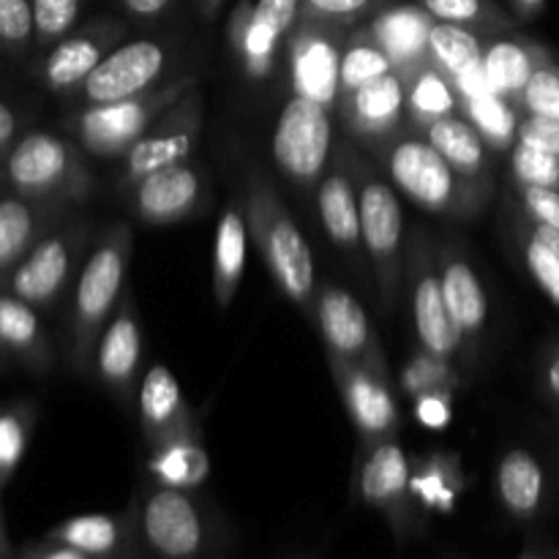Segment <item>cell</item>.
<instances>
[{
    "label": "cell",
    "instance_id": "obj_1",
    "mask_svg": "<svg viewBox=\"0 0 559 559\" xmlns=\"http://www.w3.org/2000/svg\"><path fill=\"white\" fill-rule=\"evenodd\" d=\"M371 153L404 197L437 216L475 218L491 200V186L475 183L453 169L415 129H404L391 140L377 142L371 145Z\"/></svg>",
    "mask_w": 559,
    "mask_h": 559
},
{
    "label": "cell",
    "instance_id": "obj_2",
    "mask_svg": "<svg viewBox=\"0 0 559 559\" xmlns=\"http://www.w3.org/2000/svg\"><path fill=\"white\" fill-rule=\"evenodd\" d=\"M243 205L246 222H249V235L254 238L257 249H260L276 287L298 309L311 314L317 293L311 246L298 229L295 218L289 216L287 205L278 197L273 180L257 167L249 169V178H246Z\"/></svg>",
    "mask_w": 559,
    "mask_h": 559
},
{
    "label": "cell",
    "instance_id": "obj_3",
    "mask_svg": "<svg viewBox=\"0 0 559 559\" xmlns=\"http://www.w3.org/2000/svg\"><path fill=\"white\" fill-rule=\"evenodd\" d=\"M131 227L126 222H115L98 238L76 273L74 298H71V325H69V355L76 371H87L93 366V353L102 338L104 328L112 320L115 309L126 295V273L131 262Z\"/></svg>",
    "mask_w": 559,
    "mask_h": 559
},
{
    "label": "cell",
    "instance_id": "obj_4",
    "mask_svg": "<svg viewBox=\"0 0 559 559\" xmlns=\"http://www.w3.org/2000/svg\"><path fill=\"white\" fill-rule=\"evenodd\" d=\"M355 189L360 205V235H364L366 260L374 273L377 293L385 311L396 309L404 289V213L399 197L377 169L349 145Z\"/></svg>",
    "mask_w": 559,
    "mask_h": 559
},
{
    "label": "cell",
    "instance_id": "obj_5",
    "mask_svg": "<svg viewBox=\"0 0 559 559\" xmlns=\"http://www.w3.org/2000/svg\"><path fill=\"white\" fill-rule=\"evenodd\" d=\"M5 178L20 197L55 207L82 202L93 189L80 147L47 131H31L14 142L5 158Z\"/></svg>",
    "mask_w": 559,
    "mask_h": 559
},
{
    "label": "cell",
    "instance_id": "obj_6",
    "mask_svg": "<svg viewBox=\"0 0 559 559\" xmlns=\"http://www.w3.org/2000/svg\"><path fill=\"white\" fill-rule=\"evenodd\" d=\"M197 87L194 74H178L115 104H93L71 118L69 129L80 147L98 158H123L129 147L167 112L173 104Z\"/></svg>",
    "mask_w": 559,
    "mask_h": 559
},
{
    "label": "cell",
    "instance_id": "obj_7",
    "mask_svg": "<svg viewBox=\"0 0 559 559\" xmlns=\"http://www.w3.org/2000/svg\"><path fill=\"white\" fill-rule=\"evenodd\" d=\"M136 535L156 559H202L213 546V530L200 502L183 489L153 484L134 511Z\"/></svg>",
    "mask_w": 559,
    "mask_h": 559
},
{
    "label": "cell",
    "instance_id": "obj_8",
    "mask_svg": "<svg viewBox=\"0 0 559 559\" xmlns=\"http://www.w3.org/2000/svg\"><path fill=\"white\" fill-rule=\"evenodd\" d=\"M328 366H331L338 396H342L344 409H347L364 448H371L385 440H396L402 415H399L393 377L391 369H388L382 344H377L366 358H328Z\"/></svg>",
    "mask_w": 559,
    "mask_h": 559
},
{
    "label": "cell",
    "instance_id": "obj_9",
    "mask_svg": "<svg viewBox=\"0 0 559 559\" xmlns=\"http://www.w3.org/2000/svg\"><path fill=\"white\" fill-rule=\"evenodd\" d=\"M404 287H407L409 306H413V322L420 347L448 360L462 358L469 344L448 311L440 267H437V246L426 233H415L409 240L407 260H404Z\"/></svg>",
    "mask_w": 559,
    "mask_h": 559
},
{
    "label": "cell",
    "instance_id": "obj_10",
    "mask_svg": "<svg viewBox=\"0 0 559 559\" xmlns=\"http://www.w3.org/2000/svg\"><path fill=\"white\" fill-rule=\"evenodd\" d=\"M91 233V224L74 218L44 235L9 273V293L31 304L33 309H52L69 289L74 273H80Z\"/></svg>",
    "mask_w": 559,
    "mask_h": 559
},
{
    "label": "cell",
    "instance_id": "obj_11",
    "mask_svg": "<svg viewBox=\"0 0 559 559\" xmlns=\"http://www.w3.org/2000/svg\"><path fill=\"white\" fill-rule=\"evenodd\" d=\"M276 167L300 189H311L328 173L333 158V112L293 96L284 104L271 140Z\"/></svg>",
    "mask_w": 559,
    "mask_h": 559
},
{
    "label": "cell",
    "instance_id": "obj_12",
    "mask_svg": "<svg viewBox=\"0 0 559 559\" xmlns=\"http://www.w3.org/2000/svg\"><path fill=\"white\" fill-rule=\"evenodd\" d=\"M202 120H205V107L200 91L194 87L178 104H173L120 158L118 189L131 191L156 169L189 162L200 145Z\"/></svg>",
    "mask_w": 559,
    "mask_h": 559
},
{
    "label": "cell",
    "instance_id": "obj_13",
    "mask_svg": "<svg viewBox=\"0 0 559 559\" xmlns=\"http://www.w3.org/2000/svg\"><path fill=\"white\" fill-rule=\"evenodd\" d=\"M347 31L325 22L304 20L287 36V66L293 96L336 112L342 98V52Z\"/></svg>",
    "mask_w": 559,
    "mask_h": 559
},
{
    "label": "cell",
    "instance_id": "obj_14",
    "mask_svg": "<svg viewBox=\"0 0 559 559\" xmlns=\"http://www.w3.org/2000/svg\"><path fill=\"white\" fill-rule=\"evenodd\" d=\"M358 495L364 506L374 508L388 519L396 535L413 533V464L396 440L364 448V462L358 469Z\"/></svg>",
    "mask_w": 559,
    "mask_h": 559
},
{
    "label": "cell",
    "instance_id": "obj_15",
    "mask_svg": "<svg viewBox=\"0 0 559 559\" xmlns=\"http://www.w3.org/2000/svg\"><path fill=\"white\" fill-rule=\"evenodd\" d=\"M140 366H142V328L136 314L134 293L126 289L123 300L115 309L112 320L104 328L102 338L93 353V371L104 391L115 396L120 407L129 409L136 399L140 388Z\"/></svg>",
    "mask_w": 559,
    "mask_h": 559
},
{
    "label": "cell",
    "instance_id": "obj_16",
    "mask_svg": "<svg viewBox=\"0 0 559 559\" xmlns=\"http://www.w3.org/2000/svg\"><path fill=\"white\" fill-rule=\"evenodd\" d=\"M164 69H167V49L158 41L140 38V41L118 44L82 82L80 98L85 107L123 102L158 85Z\"/></svg>",
    "mask_w": 559,
    "mask_h": 559
},
{
    "label": "cell",
    "instance_id": "obj_17",
    "mask_svg": "<svg viewBox=\"0 0 559 559\" xmlns=\"http://www.w3.org/2000/svg\"><path fill=\"white\" fill-rule=\"evenodd\" d=\"M404 76L399 71L380 76L374 82L342 93L336 115L344 131L364 145H377L407 129V112H404Z\"/></svg>",
    "mask_w": 559,
    "mask_h": 559
},
{
    "label": "cell",
    "instance_id": "obj_18",
    "mask_svg": "<svg viewBox=\"0 0 559 559\" xmlns=\"http://www.w3.org/2000/svg\"><path fill=\"white\" fill-rule=\"evenodd\" d=\"M317 211H320L322 229L331 238V243L360 271V262L366 260V249L364 235H360L358 189H355L347 142L333 151L331 167L317 183Z\"/></svg>",
    "mask_w": 559,
    "mask_h": 559
},
{
    "label": "cell",
    "instance_id": "obj_19",
    "mask_svg": "<svg viewBox=\"0 0 559 559\" xmlns=\"http://www.w3.org/2000/svg\"><path fill=\"white\" fill-rule=\"evenodd\" d=\"M123 33V22L96 20L60 38L58 44H52L47 58L41 60V69H38L44 87H49L52 93L80 91L82 82L93 74V69L118 47Z\"/></svg>",
    "mask_w": 559,
    "mask_h": 559
},
{
    "label": "cell",
    "instance_id": "obj_20",
    "mask_svg": "<svg viewBox=\"0 0 559 559\" xmlns=\"http://www.w3.org/2000/svg\"><path fill=\"white\" fill-rule=\"evenodd\" d=\"M311 317L325 344V358L360 360L380 344L364 306L338 284H317Z\"/></svg>",
    "mask_w": 559,
    "mask_h": 559
},
{
    "label": "cell",
    "instance_id": "obj_21",
    "mask_svg": "<svg viewBox=\"0 0 559 559\" xmlns=\"http://www.w3.org/2000/svg\"><path fill=\"white\" fill-rule=\"evenodd\" d=\"M437 267H440L442 295H445L453 322L469 347H478L489 328V298H486L478 271L456 240H442L437 246Z\"/></svg>",
    "mask_w": 559,
    "mask_h": 559
},
{
    "label": "cell",
    "instance_id": "obj_22",
    "mask_svg": "<svg viewBox=\"0 0 559 559\" xmlns=\"http://www.w3.org/2000/svg\"><path fill=\"white\" fill-rule=\"evenodd\" d=\"M129 194L140 222L175 224L197 211L202 194H205V186H202V175L194 164L180 162L142 178Z\"/></svg>",
    "mask_w": 559,
    "mask_h": 559
},
{
    "label": "cell",
    "instance_id": "obj_23",
    "mask_svg": "<svg viewBox=\"0 0 559 559\" xmlns=\"http://www.w3.org/2000/svg\"><path fill=\"white\" fill-rule=\"evenodd\" d=\"M136 413H140V429L147 448H156L162 442L173 440V437L197 431V418L189 404H186L178 380L162 364H153L140 377Z\"/></svg>",
    "mask_w": 559,
    "mask_h": 559
},
{
    "label": "cell",
    "instance_id": "obj_24",
    "mask_svg": "<svg viewBox=\"0 0 559 559\" xmlns=\"http://www.w3.org/2000/svg\"><path fill=\"white\" fill-rule=\"evenodd\" d=\"M435 22V16L420 3L388 5V9L371 14V20L364 27L385 49L393 69L404 76L418 66L429 63V36Z\"/></svg>",
    "mask_w": 559,
    "mask_h": 559
},
{
    "label": "cell",
    "instance_id": "obj_25",
    "mask_svg": "<svg viewBox=\"0 0 559 559\" xmlns=\"http://www.w3.org/2000/svg\"><path fill=\"white\" fill-rule=\"evenodd\" d=\"M551 60V52L530 36H519L516 31L497 33L486 38L484 71L491 91L500 93L502 98L516 104L522 96L524 85L540 66Z\"/></svg>",
    "mask_w": 559,
    "mask_h": 559
},
{
    "label": "cell",
    "instance_id": "obj_26",
    "mask_svg": "<svg viewBox=\"0 0 559 559\" xmlns=\"http://www.w3.org/2000/svg\"><path fill=\"white\" fill-rule=\"evenodd\" d=\"M52 540L85 551L93 559H136L134 516H109V513H87L74 516L52 530Z\"/></svg>",
    "mask_w": 559,
    "mask_h": 559
},
{
    "label": "cell",
    "instance_id": "obj_27",
    "mask_svg": "<svg viewBox=\"0 0 559 559\" xmlns=\"http://www.w3.org/2000/svg\"><path fill=\"white\" fill-rule=\"evenodd\" d=\"M420 134L442 153V158H445L453 169L467 175L469 180L484 186L495 183V164H491V156H495V153H491V147L486 145L480 131L475 129L473 120L464 112L437 120V123L426 126ZM491 189H495V186H491Z\"/></svg>",
    "mask_w": 559,
    "mask_h": 559
},
{
    "label": "cell",
    "instance_id": "obj_28",
    "mask_svg": "<svg viewBox=\"0 0 559 559\" xmlns=\"http://www.w3.org/2000/svg\"><path fill=\"white\" fill-rule=\"evenodd\" d=\"M508 235L535 287L559 309V233L524 216L508 202Z\"/></svg>",
    "mask_w": 559,
    "mask_h": 559
},
{
    "label": "cell",
    "instance_id": "obj_29",
    "mask_svg": "<svg viewBox=\"0 0 559 559\" xmlns=\"http://www.w3.org/2000/svg\"><path fill=\"white\" fill-rule=\"evenodd\" d=\"M63 207L44 205L25 197H0V276L14 271L27 251L49 233Z\"/></svg>",
    "mask_w": 559,
    "mask_h": 559
},
{
    "label": "cell",
    "instance_id": "obj_30",
    "mask_svg": "<svg viewBox=\"0 0 559 559\" xmlns=\"http://www.w3.org/2000/svg\"><path fill=\"white\" fill-rule=\"evenodd\" d=\"M246 240H249L246 205L233 197L224 205L216 227V240H213V300L222 311L229 309L240 287V278H243Z\"/></svg>",
    "mask_w": 559,
    "mask_h": 559
},
{
    "label": "cell",
    "instance_id": "obj_31",
    "mask_svg": "<svg viewBox=\"0 0 559 559\" xmlns=\"http://www.w3.org/2000/svg\"><path fill=\"white\" fill-rule=\"evenodd\" d=\"M284 41L287 38L278 36L271 25H265L254 14L251 0H243L235 9L233 20H229V47H233V55L246 80L260 82V85L271 82L276 74L278 52H282Z\"/></svg>",
    "mask_w": 559,
    "mask_h": 559
},
{
    "label": "cell",
    "instance_id": "obj_32",
    "mask_svg": "<svg viewBox=\"0 0 559 559\" xmlns=\"http://www.w3.org/2000/svg\"><path fill=\"white\" fill-rule=\"evenodd\" d=\"M497 497L516 522L538 516L546 500V469L527 448H511L495 473Z\"/></svg>",
    "mask_w": 559,
    "mask_h": 559
},
{
    "label": "cell",
    "instance_id": "obj_33",
    "mask_svg": "<svg viewBox=\"0 0 559 559\" xmlns=\"http://www.w3.org/2000/svg\"><path fill=\"white\" fill-rule=\"evenodd\" d=\"M404 112H407V129L424 131L426 126L442 118L462 112V96L445 71L435 63H424L404 74Z\"/></svg>",
    "mask_w": 559,
    "mask_h": 559
},
{
    "label": "cell",
    "instance_id": "obj_34",
    "mask_svg": "<svg viewBox=\"0 0 559 559\" xmlns=\"http://www.w3.org/2000/svg\"><path fill=\"white\" fill-rule=\"evenodd\" d=\"M0 349L16 355L36 371L52 366V344L36 309L11 293L0 295Z\"/></svg>",
    "mask_w": 559,
    "mask_h": 559
},
{
    "label": "cell",
    "instance_id": "obj_35",
    "mask_svg": "<svg viewBox=\"0 0 559 559\" xmlns=\"http://www.w3.org/2000/svg\"><path fill=\"white\" fill-rule=\"evenodd\" d=\"M147 475H151L153 484L183 491L205 484L207 475H211V456L202 448L200 431L173 437V440L151 448Z\"/></svg>",
    "mask_w": 559,
    "mask_h": 559
},
{
    "label": "cell",
    "instance_id": "obj_36",
    "mask_svg": "<svg viewBox=\"0 0 559 559\" xmlns=\"http://www.w3.org/2000/svg\"><path fill=\"white\" fill-rule=\"evenodd\" d=\"M462 112L473 120L491 153H511V147L516 145L522 109L502 98L500 93L489 91L478 98H467L462 102Z\"/></svg>",
    "mask_w": 559,
    "mask_h": 559
},
{
    "label": "cell",
    "instance_id": "obj_37",
    "mask_svg": "<svg viewBox=\"0 0 559 559\" xmlns=\"http://www.w3.org/2000/svg\"><path fill=\"white\" fill-rule=\"evenodd\" d=\"M486 38L489 36L469 31V27L451 25V22H435L429 36V60L453 80L464 69L484 60Z\"/></svg>",
    "mask_w": 559,
    "mask_h": 559
},
{
    "label": "cell",
    "instance_id": "obj_38",
    "mask_svg": "<svg viewBox=\"0 0 559 559\" xmlns=\"http://www.w3.org/2000/svg\"><path fill=\"white\" fill-rule=\"evenodd\" d=\"M426 11L437 22H451V25L469 27L484 36L516 31L519 16L508 14L495 0H420Z\"/></svg>",
    "mask_w": 559,
    "mask_h": 559
},
{
    "label": "cell",
    "instance_id": "obj_39",
    "mask_svg": "<svg viewBox=\"0 0 559 559\" xmlns=\"http://www.w3.org/2000/svg\"><path fill=\"white\" fill-rule=\"evenodd\" d=\"M391 71H396L391 58L366 33L364 25L358 31L347 33V44H344L342 52V93L355 91V87L366 85V82L380 80V76L391 74Z\"/></svg>",
    "mask_w": 559,
    "mask_h": 559
},
{
    "label": "cell",
    "instance_id": "obj_40",
    "mask_svg": "<svg viewBox=\"0 0 559 559\" xmlns=\"http://www.w3.org/2000/svg\"><path fill=\"white\" fill-rule=\"evenodd\" d=\"M459 489H462V473L459 462L448 453H435L426 456L413 473V495L415 500L424 502L426 508H440L451 511L456 502Z\"/></svg>",
    "mask_w": 559,
    "mask_h": 559
},
{
    "label": "cell",
    "instance_id": "obj_41",
    "mask_svg": "<svg viewBox=\"0 0 559 559\" xmlns=\"http://www.w3.org/2000/svg\"><path fill=\"white\" fill-rule=\"evenodd\" d=\"M399 385H402V391L407 393L409 399L429 391L456 393V388L462 385V377H459L453 360L440 358V355L418 347V353H415L413 358L404 364V369L399 371Z\"/></svg>",
    "mask_w": 559,
    "mask_h": 559
},
{
    "label": "cell",
    "instance_id": "obj_42",
    "mask_svg": "<svg viewBox=\"0 0 559 559\" xmlns=\"http://www.w3.org/2000/svg\"><path fill=\"white\" fill-rule=\"evenodd\" d=\"M511 183L544 186L559 191V156L544 147L516 142L511 147Z\"/></svg>",
    "mask_w": 559,
    "mask_h": 559
},
{
    "label": "cell",
    "instance_id": "obj_43",
    "mask_svg": "<svg viewBox=\"0 0 559 559\" xmlns=\"http://www.w3.org/2000/svg\"><path fill=\"white\" fill-rule=\"evenodd\" d=\"M33 27H36V44L52 47L60 38L74 31L80 20L82 0H31Z\"/></svg>",
    "mask_w": 559,
    "mask_h": 559
},
{
    "label": "cell",
    "instance_id": "obj_44",
    "mask_svg": "<svg viewBox=\"0 0 559 559\" xmlns=\"http://www.w3.org/2000/svg\"><path fill=\"white\" fill-rule=\"evenodd\" d=\"M516 107L524 115H538V118L559 120V63L555 58L546 60L530 82L524 85Z\"/></svg>",
    "mask_w": 559,
    "mask_h": 559
},
{
    "label": "cell",
    "instance_id": "obj_45",
    "mask_svg": "<svg viewBox=\"0 0 559 559\" xmlns=\"http://www.w3.org/2000/svg\"><path fill=\"white\" fill-rule=\"evenodd\" d=\"M377 11H380V0H300L304 20L325 22V25L344 27V31Z\"/></svg>",
    "mask_w": 559,
    "mask_h": 559
},
{
    "label": "cell",
    "instance_id": "obj_46",
    "mask_svg": "<svg viewBox=\"0 0 559 559\" xmlns=\"http://www.w3.org/2000/svg\"><path fill=\"white\" fill-rule=\"evenodd\" d=\"M31 41H36L31 0H0V47L20 55Z\"/></svg>",
    "mask_w": 559,
    "mask_h": 559
},
{
    "label": "cell",
    "instance_id": "obj_47",
    "mask_svg": "<svg viewBox=\"0 0 559 559\" xmlns=\"http://www.w3.org/2000/svg\"><path fill=\"white\" fill-rule=\"evenodd\" d=\"M31 435V413L27 409H3L0 413V478H9L25 453Z\"/></svg>",
    "mask_w": 559,
    "mask_h": 559
},
{
    "label": "cell",
    "instance_id": "obj_48",
    "mask_svg": "<svg viewBox=\"0 0 559 559\" xmlns=\"http://www.w3.org/2000/svg\"><path fill=\"white\" fill-rule=\"evenodd\" d=\"M508 202L516 205L533 222L544 224V227L557 229L559 233V191L544 189V186H522L511 183V194Z\"/></svg>",
    "mask_w": 559,
    "mask_h": 559
},
{
    "label": "cell",
    "instance_id": "obj_49",
    "mask_svg": "<svg viewBox=\"0 0 559 559\" xmlns=\"http://www.w3.org/2000/svg\"><path fill=\"white\" fill-rule=\"evenodd\" d=\"M415 402V418L426 426V429H445L453 418V393L451 391H429L413 399Z\"/></svg>",
    "mask_w": 559,
    "mask_h": 559
},
{
    "label": "cell",
    "instance_id": "obj_50",
    "mask_svg": "<svg viewBox=\"0 0 559 559\" xmlns=\"http://www.w3.org/2000/svg\"><path fill=\"white\" fill-rule=\"evenodd\" d=\"M251 9L278 36L287 38L300 20V0H251Z\"/></svg>",
    "mask_w": 559,
    "mask_h": 559
},
{
    "label": "cell",
    "instance_id": "obj_51",
    "mask_svg": "<svg viewBox=\"0 0 559 559\" xmlns=\"http://www.w3.org/2000/svg\"><path fill=\"white\" fill-rule=\"evenodd\" d=\"M516 142H527V145L544 147V151H551L559 156V120L522 112Z\"/></svg>",
    "mask_w": 559,
    "mask_h": 559
},
{
    "label": "cell",
    "instance_id": "obj_52",
    "mask_svg": "<svg viewBox=\"0 0 559 559\" xmlns=\"http://www.w3.org/2000/svg\"><path fill=\"white\" fill-rule=\"evenodd\" d=\"M538 380H540V388H544L546 399L555 404L559 413V342L551 344V347L540 355Z\"/></svg>",
    "mask_w": 559,
    "mask_h": 559
},
{
    "label": "cell",
    "instance_id": "obj_53",
    "mask_svg": "<svg viewBox=\"0 0 559 559\" xmlns=\"http://www.w3.org/2000/svg\"><path fill=\"white\" fill-rule=\"evenodd\" d=\"M14 136H16V118L14 112H11L9 104L0 98V153L14 147Z\"/></svg>",
    "mask_w": 559,
    "mask_h": 559
},
{
    "label": "cell",
    "instance_id": "obj_54",
    "mask_svg": "<svg viewBox=\"0 0 559 559\" xmlns=\"http://www.w3.org/2000/svg\"><path fill=\"white\" fill-rule=\"evenodd\" d=\"M120 3H123V9L129 14L140 16V20H151V16L162 14L173 0H120Z\"/></svg>",
    "mask_w": 559,
    "mask_h": 559
},
{
    "label": "cell",
    "instance_id": "obj_55",
    "mask_svg": "<svg viewBox=\"0 0 559 559\" xmlns=\"http://www.w3.org/2000/svg\"><path fill=\"white\" fill-rule=\"evenodd\" d=\"M36 559H93V557L85 555V551L74 549V546H66V544H58V540H55V546L38 551Z\"/></svg>",
    "mask_w": 559,
    "mask_h": 559
},
{
    "label": "cell",
    "instance_id": "obj_56",
    "mask_svg": "<svg viewBox=\"0 0 559 559\" xmlns=\"http://www.w3.org/2000/svg\"><path fill=\"white\" fill-rule=\"evenodd\" d=\"M519 20H535L544 11L546 0H513Z\"/></svg>",
    "mask_w": 559,
    "mask_h": 559
},
{
    "label": "cell",
    "instance_id": "obj_57",
    "mask_svg": "<svg viewBox=\"0 0 559 559\" xmlns=\"http://www.w3.org/2000/svg\"><path fill=\"white\" fill-rule=\"evenodd\" d=\"M222 5H224V0H197V9H200L202 20H213Z\"/></svg>",
    "mask_w": 559,
    "mask_h": 559
},
{
    "label": "cell",
    "instance_id": "obj_58",
    "mask_svg": "<svg viewBox=\"0 0 559 559\" xmlns=\"http://www.w3.org/2000/svg\"><path fill=\"white\" fill-rule=\"evenodd\" d=\"M522 559H546V557L540 555V551H535V549H527V551H524V555H522Z\"/></svg>",
    "mask_w": 559,
    "mask_h": 559
},
{
    "label": "cell",
    "instance_id": "obj_59",
    "mask_svg": "<svg viewBox=\"0 0 559 559\" xmlns=\"http://www.w3.org/2000/svg\"><path fill=\"white\" fill-rule=\"evenodd\" d=\"M0 364H3V355H0Z\"/></svg>",
    "mask_w": 559,
    "mask_h": 559
},
{
    "label": "cell",
    "instance_id": "obj_60",
    "mask_svg": "<svg viewBox=\"0 0 559 559\" xmlns=\"http://www.w3.org/2000/svg\"><path fill=\"white\" fill-rule=\"evenodd\" d=\"M136 559H140V557H136Z\"/></svg>",
    "mask_w": 559,
    "mask_h": 559
}]
</instances>
